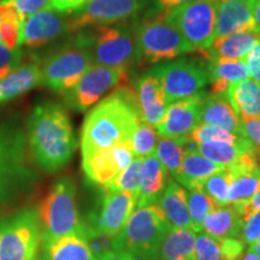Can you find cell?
<instances>
[{"label":"cell","instance_id":"1","mask_svg":"<svg viewBox=\"0 0 260 260\" xmlns=\"http://www.w3.org/2000/svg\"><path fill=\"white\" fill-rule=\"evenodd\" d=\"M141 121L135 89L123 86L110 94L84 119L81 132L82 160L105 148L130 142Z\"/></svg>","mask_w":260,"mask_h":260},{"label":"cell","instance_id":"2","mask_svg":"<svg viewBox=\"0 0 260 260\" xmlns=\"http://www.w3.org/2000/svg\"><path fill=\"white\" fill-rule=\"evenodd\" d=\"M28 142L42 170L56 172L73 158L77 141L64 106L45 102L34 107L28 119Z\"/></svg>","mask_w":260,"mask_h":260},{"label":"cell","instance_id":"3","mask_svg":"<svg viewBox=\"0 0 260 260\" xmlns=\"http://www.w3.org/2000/svg\"><path fill=\"white\" fill-rule=\"evenodd\" d=\"M138 22L96 25L76 37L92 56L93 64L128 69L138 58Z\"/></svg>","mask_w":260,"mask_h":260},{"label":"cell","instance_id":"4","mask_svg":"<svg viewBox=\"0 0 260 260\" xmlns=\"http://www.w3.org/2000/svg\"><path fill=\"white\" fill-rule=\"evenodd\" d=\"M171 229L158 204L135 210L124 228L112 239V248L125 251L138 260H158L162 240Z\"/></svg>","mask_w":260,"mask_h":260},{"label":"cell","instance_id":"5","mask_svg":"<svg viewBox=\"0 0 260 260\" xmlns=\"http://www.w3.org/2000/svg\"><path fill=\"white\" fill-rule=\"evenodd\" d=\"M41 240L86 235V222L81 219L76 205V187L70 177L58 180L38 210Z\"/></svg>","mask_w":260,"mask_h":260},{"label":"cell","instance_id":"6","mask_svg":"<svg viewBox=\"0 0 260 260\" xmlns=\"http://www.w3.org/2000/svg\"><path fill=\"white\" fill-rule=\"evenodd\" d=\"M218 4L212 0H190L167 15L180 30L186 53L210 50L214 40Z\"/></svg>","mask_w":260,"mask_h":260},{"label":"cell","instance_id":"7","mask_svg":"<svg viewBox=\"0 0 260 260\" xmlns=\"http://www.w3.org/2000/svg\"><path fill=\"white\" fill-rule=\"evenodd\" d=\"M186 53L184 41L167 15L145 16L138 24L139 64H157Z\"/></svg>","mask_w":260,"mask_h":260},{"label":"cell","instance_id":"8","mask_svg":"<svg viewBox=\"0 0 260 260\" xmlns=\"http://www.w3.org/2000/svg\"><path fill=\"white\" fill-rule=\"evenodd\" d=\"M38 212L23 210L0 220V260H37L41 243Z\"/></svg>","mask_w":260,"mask_h":260},{"label":"cell","instance_id":"9","mask_svg":"<svg viewBox=\"0 0 260 260\" xmlns=\"http://www.w3.org/2000/svg\"><path fill=\"white\" fill-rule=\"evenodd\" d=\"M24 145L19 130L0 124V204L18 193L30 177Z\"/></svg>","mask_w":260,"mask_h":260},{"label":"cell","instance_id":"10","mask_svg":"<svg viewBox=\"0 0 260 260\" xmlns=\"http://www.w3.org/2000/svg\"><path fill=\"white\" fill-rule=\"evenodd\" d=\"M164 88L169 105L194 95L210 83L206 63L198 58L183 57L153 67Z\"/></svg>","mask_w":260,"mask_h":260},{"label":"cell","instance_id":"11","mask_svg":"<svg viewBox=\"0 0 260 260\" xmlns=\"http://www.w3.org/2000/svg\"><path fill=\"white\" fill-rule=\"evenodd\" d=\"M92 65L89 51L75 39L73 45L61 48L45 61L41 83L54 92L64 93L73 88Z\"/></svg>","mask_w":260,"mask_h":260},{"label":"cell","instance_id":"12","mask_svg":"<svg viewBox=\"0 0 260 260\" xmlns=\"http://www.w3.org/2000/svg\"><path fill=\"white\" fill-rule=\"evenodd\" d=\"M138 207V197L130 191H111L104 189L99 206L89 213L86 222L87 235L113 237L124 228L126 220Z\"/></svg>","mask_w":260,"mask_h":260},{"label":"cell","instance_id":"13","mask_svg":"<svg viewBox=\"0 0 260 260\" xmlns=\"http://www.w3.org/2000/svg\"><path fill=\"white\" fill-rule=\"evenodd\" d=\"M126 69L93 64L73 88L64 92L67 105L75 111L83 112L99 102L105 94L123 82Z\"/></svg>","mask_w":260,"mask_h":260},{"label":"cell","instance_id":"14","mask_svg":"<svg viewBox=\"0 0 260 260\" xmlns=\"http://www.w3.org/2000/svg\"><path fill=\"white\" fill-rule=\"evenodd\" d=\"M145 0H87L83 8L69 18V31L125 22L145 11Z\"/></svg>","mask_w":260,"mask_h":260},{"label":"cell","instance_id":"15","mask_svg":"<svg viewBox=\"0 0 260 260\" xmlns=\"http://www.w3.org/2000/svg\"><path fill=\"white\" fill-rule=\"evenodd\" d=\"M206 94V92H199L171 103L162 119L155 126L159 136L168 139L188 138L200 124L201 107Z\"/></svg>","mask_w":260,"mask_h":260},{"label":"cell","instance_id":"16","mask_svg":"<svg viewBox=\"0 0 260 260\" xmlns=\"http://www.w3.org/2000/svg\"><path fill=\"white\" fill-rule=\"evenodd\" d=\"M134 158L130 142H125L103 149L82 160V169L90 183L104 188L121 174Z\"/></svg>","mask_w":260,"mask_h":260},{"label":"cell","instance_id":"17","mask_svg":"<svg viewBox=\"0 0 260 260\" xmlns=\"http://www.w3.org/2000/svg\"><path fill=\"white\" fill-rule=\"evenodd\" d=\"M68 23L67 14L47 6L24 19L19 46L25 45L30 48L44 46L69 30Z\"/></svg>","mask_w":260,"mask_h":260},{"label":"cell","instance_id":"18","mask_svg":"<svg viewBox=\"0 0 260 260\" xmlns=\"http://www.w3.org/2000/svg\"><path fill=\"white\" fill-rule=\"evenodd\" d=\"M135 92L142 119L157 126L167 112L169 104L160 80L153 68L142 74L136 81Z\"/></svg>","mask_w":260,"mask_h":260},{"label":"cell","instance_id":"19","mask_svg":"<svg viewBox=\"0 0 260 260\" xmlns=\"http://www.w3.org/2000/svg\"><path fill=\"white\" fill-rule=\"evenodd\" d=\"M255 0H225L217 9L214 39L246 30L254 31Z\"/></svg>","mask_w":260,"mask_h":260},{"label":"cell","instance_id":"20","mask_svg":"<svg viewBox=\"0 0 260 260\" xmlns=\"http://www.w3.org/2000/svg\"><path fill=\"white\" fill-rule=\"evenodd\" d=\"M37 260H98L82 236L71 235L57 240H41Z\"/></svg>","mask_w":260,"mask_h":260},{"label":"cell","instance_id":"21","mask_svg":"<svg viewBox=\"0 0 260 260\" xmlns=\"http://www.w3.org/2000/svg\"><path fill=\"white\" fill-rule=\"evenodd\" d=\"M200 124L217 126L240 135L241 118L226 94H206L201 107Z\"/></svg>","mask_w":260,"mask_h":260},{"label":"cell","instance_id":"22","mask_svg":"<svg viewBox=\"0 0 260 260\" xmlns=\"http://www.w3.org/2000/svg\"><path fill=\"white\" fill-rule=\"evenodd\" d=\"M206 69L211 83V94H226L233 83L241 82L249 76L247 63L243 59H223L210 58Z\"/></svg>","mask_w":260,"mask_h":260},{"label":"cell","instance_id":"23","mask_svg":"<svg viewBox=\"0 0 260 260\" xmlns=\"http://www.w3.org/2000/svg\"><path fill=\"white\" fill-rule=\"evenodd\" d=\"M168 170L162 167L155 154L144 158L142 160L141 184L138 195V207L151 206L158 203L162 191L167 187Z\"/></svg>","mask_w":260,"mask_h":260},{"label":"cell","instance_id":"24","mask_svg":"<svg viewBox=\"0 0 260 260\" xmlns=\"http://www.w3.org/2000/svg\"><path fill=\"white\" fill-rule=\"evenodd\" d=\"M157 204L164 211L171 228L193 229L189 207H188L187 191L180 183L169 181Z\"/></svg>","mask_w":260,"mask_h":260},{"label":"cell","instance_id":"25","mask_svg":"<svg viewBox=\"0 0 260 260\" xmlns=\"http://www.w3.org/2000/svg\"><path fill=\"white\" fill-rule=\"evenodd\" d=\"M260 41V35L253 30H246L228 37L214 39L209 51L200 53L205 59H243L249 51Z\"/></svg>","mask_w":260,"mask_h":260},{"label":"cell","instance_id":"26","mask_svg":"<svg viewBox=\"0 0 260 260\" xmlns=\"http://www.w3.org/2000/svg\"><path fill=\"white\" fill-rule=\"evenodd\" d=\"M225 168L209 160L198 152H188L184 154L181 167L174 177L188 190L197 188L201 189V186L207 177Z\"/></svg>","mask_w":260,"mask_h":260},{"label":"cell","instance_id":"27","mask_svg":"<svg viewBox=\"0 0 260 260\" xmlns=\"http://www.w3.org/2000/svg\"><path fill=\"white\" fill-rule=\"evenodd\" d=\"M42 82V68L39 63H28L0 80V103L21 95Z\"/></svg>","mask_w":260,"mask_h":260},{"label":"cell","instance_id":"28","mask_svg":"<svg viewBox=\"0 0 260 260\" xmlns=\"http://www.w3.org/2000/svg\"><path fill=\"white\" fill-rule=\"evenodd\" d=\"M243 223L245 220L241 214L237 212V210L232 205L218 206L204 220L201 232L216 239L240 237Z\"/></svg>","mask_w":260,"mask_h":260},{"label":"cell","instance_id":"29","mask_svg":"<svg viewBox=\"0 0 260 260\" xmlns=\"http://www.w3.org/2000/svg\"><path fill=\"white\" fill-rule=\"evenodd\" d=\"M226 96L241 121L260 118V86L254 80H243L233 83Z\"/></svg>","mask_w":260,"mask_h":260},{"label":"cell","instance_id":"30","mask_svg":"<svg viewBox=\"0 0 260 260\" xmlns=\"http://www.w3.org/2000/svg\"><path fill=\"white\" fill-rule=\"evenodd\" d=\"M232 172L234 180L228 193L226 205H232L241 214L243 207L253 199L260 187V167L252 170H232Z\"/></svg>","mask_w":260,"mask_h":260},{"label":"cell","instance_id":"31","mask_svg":"<svg viewBox=\"0 0 260 260\" xmlns=\"http://www.w3.org/2000/svg\"><path fill=\"white\" fill-rule=\"evenodd\" d=\"M193 229L171 228L160 246L161 260H198L195 252L197 235Z\"/></svg>","mask_w":260,"mask_h":260},{"label":"cell","instance_id":"32","mask_svg":"<svg viewBox=\"0 0 260 260\" xmlns=\"http://www.w3.org/2000/svg\"><path fill=\"white\" fill-rule=\"evenodd\" d=\"M23 22L15 0H0V31L4 46L19 47Z\"/></svg>","mask_w":260,"mask_h":260},{"label":"cell","instance_id":"33","mask_svg":"<svg viewBox=\"0 0 260 260\" xmlns=\"http://www.w3.org/2000/svg\"><path fill=\"white\" fill-rule=\"evenodd\" d=\"M184 139L186 138L168 139L161 138V136H159L158 139L154 154L159 159V161L161 162L162 167L167 169L169 174H171L172 176L177 174L184 154H186L183 147Z\"/></svg>","mask_w":260,"mask_h":260},{"label":"cell","instance_id":"34","mask_svg":"<svg viewBox=\"0 0 260 260\" xmlns=\"http://www.w3.org/2000/svg\"><path fill=\"white\" fill-rule=\"evenodd\" d=\"M187 199L193 230L195 233H199L203 229L204 220L214 209L218 207V205L200 188L188 190Z\"/></svg>","mask_w":260,"mask_h":260},{"label":"cell","instance_id":"35","mask_svg":"<svg viewBox=\"0 0 260 260\" xmlns=\"http://www.w3.org/2000/svg\"><path fill=\"white\" fill-rule=\"evenodd\" d=\"M142 160H144V158L135 157L128 167L121 174L117 175L103 189L111 191H130L138 197L140 184H141Z\"/></svg>","mask_w":260,"mask_h":260},{"label":"cell","instance_id":"36","mask_svg":"<svg viewBox=\"0 0 260 260\" xmlns=\"http://www.w3.org/2000/svg\"><path fill=\"white\" fill-rule=\"evenodd\" d=\"M159 139L157 129L142 119L130 139V147L135 157L146 158L154 154Z\"/></svg>","mask_w":260,"mask_h":260},{"label":"cell","instance_id":"37","mask_svg":"<svg viewBox=\"0 0 260 260\" xmlns=\"http://www.w3.org/2000/svg\"><path fill=\"white\" fill-rule=\"evenodd\" d=\"M234 180V174L230 169L214 172L204 181L201 189L216 203L218 206H226L228 193Z\"/></svg>","mask_w":260,"mask_h":260},{"label":"cell","instance_id":"38","mask_svg":"<svg viewBox=\"0 0 260 260\" xmlns=\"http://www.w3.org/2000/svg\"><path fill=\"white\" fill-rule=\"evenodd\" d=\"M189 138L195 144H207V142H228V144H239L243 140V136L234 134L225 129L217 126L199 124L190 133Z\"/></svg>","mask_w":260,"mask_h":260},{"label":"cell","instance_id":"39","mask_svg":"<svg viewBox=\"0 0 260 260\" xmlns=\"http://www.w3.org/2000/svg\"><path fill=\"white\" fill-rule=\"evenodd\" d=\"M198 260H224L219 240L207 234H199L195 240Z\"/></svg>","mask_w":260,"mask_h":260},{"label":"cell","instance_id":"40","mask_svg":"<svg viewBox=\"0 0 260 260\" xmlns=\"http://www.w3.org/2000/svg\"><path fill=\"white\" fill-rule=\"evenodd\" d=\"M22 60V51L19 47L9 48L0 45V80L17 69Z\"/></svg>","mask_w":260,"mask_h":260},{"label":"cell","instance_id":"41","mask_svg":"<svg viewBox=\"0 0 260 260\" xmlns=\"http://www.w3.org/2000/svg\"><path fill=\"white\" fill-rule=\"evenodd\" d=\"M188 2L190 0H145L146 16L168 15L172 10Z\"/></svg>","mask_w":260,"mask_h":260},{"label":"cell","instance_id":"42","mask_svg":"<svg viewBox=\"0 0 260 260\" xmlns=\"http://www.w3.org/2000/svg\"><path fill=\"white\" fill-rule=\"evenodd\" d=\"M240 135L254 146L256 155L260 157V118L243 119L240 126Z\"/></svg>","mask_w":260,"mask_h":260},{"label":"cell","instance_id":"43","mask_svg":"<svg viewBox=\"0 0 260 260\" xmlns=\"http://www.w3.org/2000/svg\"><path fill=\"white\" fill-rule=\"evenodd\" d=\"M242 241L252 246L260 239V211L251 214L245 220L242 228Z\"/></svg>","mask_w":260,"mask_h":260},{"label":"cell","instance_id":"44","mask_svg":"<svg viewBox=\"0 0 260 260\" xmlns=\"http://www.w3.org/2000/svg\"><path fill=\"white\" fill-rule=\"evenodd\" d=\"M220 247H222L223 259L224 260H240L243 254V245L242 240L239 237H226V239H218Z\"/></svg>","mask_w":260,"mask_h":260},{"label":"cell","instance_id":"45","mask_svg":"<svg viewBox=\"0 0 260 260\" xmlns=\"http://www.w3.org/2000/svg\"><path fill=\"white\" fill-rule=\"evenodd\" d=\"M51 0H15L22 18L25 19L29 16L47 8Z\"/></svg>","mask_w":260,"mask_h":260},{"label":"cell","instance_id":"46","mask_svg":"<svg viewBox=\"0 0 260 260\" xmlns=\"http://www.w3.org/2000/svg\"><path fill=\"white\" fill-rule=\"evenodd\" d=\"M245 60L248 68L249 76L256 83H260V41L249 51V53L245 57Z\"/></svg>","mask_w":260,"mask_h":260},{"label":"cell","instance_id":"47","mask_svg":"<svg viewBox=\"0 0 260 260\" xmlns=\"http://www.w3.org/2000/svg\"><path fill=\"white\" fill-rule=\"evenodd\" d=\"M98 260H138L134 255L125 251H119V249H109L102 255L98 256Z\"/></svg>","mask_w":260,"mask_h":260},{"label":"cell","instance_id":"48","mask_svg":"<svg viewBox=\"0 0 260 260\" xmlns=\"http://www.w3.org/2000/svg\"><path fill=\"white\" fill-rule=\"evenodd\" d=\"M258 211H260V187L256 194L253 197V199L242 209L241 217L243 220H246L251 214L258 212Z\"/></svg>","mask_w":260,"mask_h":260},{"label":"cell","instance_id":"49","mask_svg":"<svg viewBox=\"0 0 260 260\" xmlns=\"http://www.w3.org/2000/svg\"><path fill=\"white\" fill-rule=\"evenodd\" d=\"M254 31L260 35V0H255L254 5Z\"/></svg>","mask_w":260,"mask_h":260},{"label":"cell","instance_id":"50","mask_svg":"<svg viewBox=\"0 0 260 260\" xmlns=\"http://www.w3.org/2000/svg\"><path fill=\"white\" fill-rule=\"evenodd\" d=\"M241 260H260V258L258 256V254L253 251V249L249 247L248 252H247V254L243 256V258Z\"/></svg>","mask_w":260,"mask_h":260},{"label":"cell","instance_id":"51","mask_svg":"<svg viewBox=\"0 0 260 260\" xmlns=\"http://www.w3.org/2000/svg\"><path fill=\"white\" fill-rule=\"evenodd\" d=\"M0 45H3V38H2V31H0Z\"/></svg>","mask_w":260,"mask_h":260},{"label":"cell","instance_id":"52","mask_svg":"<svg viewBox=\"0 0 260 260\" xmlns=\"http://www.w3.org/2000/svg\"><path fill=\"white\" fill-rule=\"evenodd\" d=\"M212 2H216V3H223V2H225V0H212Z\"/></svg>","mask_w":260,"mask_h":260},{"label":"cell","instance_id":"53","mask_svg":"<svg viewBox=\"0 0 260 260\" xmlns=\"http://www.w3.org/2000/svg\"><path fill=\"white\" fill-rule=\"evenodd\" d=\"M255 243H256V245H258V246H260V239H259V241H256Z\"/></svg>","mask_w":260,"mask_h":260}]
</instances>
